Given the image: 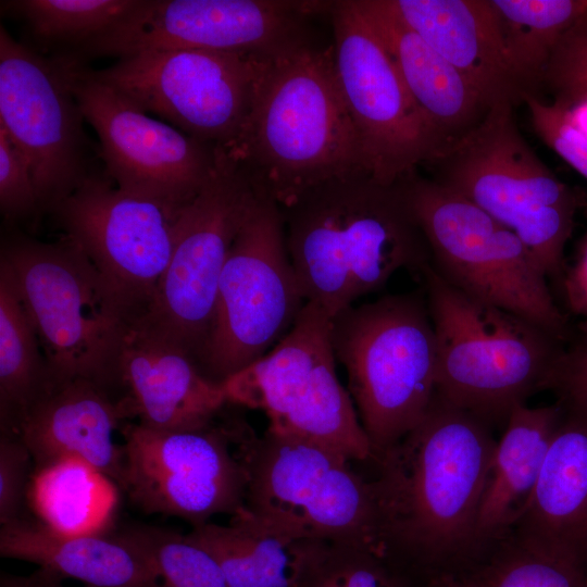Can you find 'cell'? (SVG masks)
<instances>
[{
  "label": "cell",
  "instance_id": "obj_14",
  "mask_svg": "<svg viewBox=\"0 0 587 587\" xmlns=\"http://www.w3.org/2000/svg\"><path fill=\"white\" fill-rule=\"evenodd\" d=\"M245 424H211L159 430L123 423L121 490L148 514L176 516L193 526L216 514L243 509L248 470L241 439Z\"/></svg>",
  "mask_w": 587,
  "mask_h": 587
},
{
  "label": "cell",
  "instance_id": "obj_31",
  "mask_svg": "<svg viewBox=\"0 0 587 587\" xmlns=\"http://www.w3.org/2000/svg\"><path fill=\"white\" fill-rule=\"evenodd\" d=\"M507 57L535 93L562 36L587 13V0H488Z\"/></svg>",
  "mask_w": 587,
  "mask_h": 587
},
{
  "label": "cell",
  "instance_id": "obj_32",
  "mask_svg": "<svg viewBox=\"0 0 587 587\" xmlns=\"http://www.w3.org/2000/svg\"><path fill=\"white\" fill-rule=\"evenodd\" d=\"M467 587H587V565L541 545L511 537Z\"/></svg>",
  "mask_w": 587,
  "mask_h": 587
},
{
  "label": "cell",
  "instance_id": "obj_17",
  "mask_svg": "<svg viewBox=\"0 0 587 587\" xmlns=\"http://www.w3.org/2000/svg\"><path fill=\"white\" fill-rule=\"evenodd\" d=\"M270 61L199 49L151 50L91 73L147 113L228 151L247 122Z\"/></svg>",
  "mask_w": 587,
  "mask_h": 587
},
{
  "label": "cell",
  "instance_id": "obj_43",
  "mask_svg": "<svg viewBox=\"0 0 587 587\" xmlns=\"http://www.w3.org/2000/svg\"><path fill=\"white\" fill-rule=\"evenodd\" d=\"M427 587H467V586L465 585L464 582H455L449 578H440V579L434 580Z\"/></svg>",
  "mask_w": 587,
  "mask_h": 587
},
{
  "label": "cell",
  "instance_id": "obj_39",
  "mask_svg": "<svg viewBox=\"0 0 587 587\" xmlns=\"http://www.w3.org/2000/svg\"><path fill=\"white\" fill-rule=\"evenodd\" d=\"M32 454L16 434L0 433V523L25 517Z\"/></svg>",
  "mask_w": 587,
  "mask_h": 587
},
{
  "label": "cell",
  "instance_id": "obj_6",
  "mask_svg": "<svg viewBox=\"0 0 587 587\" xmlns=\"http://www.w3.org/2000/svg\"><path fill=\"white\" fill-rule=\"evenodd\" d=\"M332 344L377 460L422 420L436 395V336L423 288L339 312Z\"/></svg>",
  "mask_w": 587,
  "mask_h": 587
},
{
  "label": "cell",
  "instance_id": "obj_5",
  "mask_svg": "<svg viewBox=\"0 0 587 587\" xmlns=\"http://www.w3.org/2000/svg\"><path fill=\"white\" fill-rule=\"evenodd\" d=\"M514 105L499 103L426 166L432 179L511 229L547 277L560 282L564 248L587 195L561 182L528 146Z\"/></svg>",
  "mask_w": 587,
  "mask_h": 587
},
{
  "label": "cell",
  "instance_id": "obj_27",
  "mask_svg": "<svg viewBox=\"0 0 587 587\" xmlns=\"http://www.w3.org/2000/svg\"><path fill=\"white\" fill-rule=\"evenodd\" d=\"M188 539L220 564L228 587H308L333 542L290 536L235 515L193 526Z\"/></svg>",
  "mask_w": 587,
  "mask_h": 587
},
{
  "label": "cell",
  "instance_id": "obj_10",
  "mask_svg": "<svg viewBox=\"0 0 587 587\" xmlns=\"http://www.w3.org/2000/svg\"><path fill=\"white\" fill-rule=\"evenodd\" d=\"M335 362L332 317L308 301L266 354L221 384L227 403L263 411L274 434L328 447L350 460L373 459Z\"/></svg>",
  "mask_w": 587,
  "mask_h": 587
},
{
  "label": "cell",
  "instance_id": "obj_34",
  "mask_svg": "<svg viewBox=\"0 0 587 587\" xmlns=\"http://www.w3.org/2000/svg\"><path fill=\"white\" fill-rule=\"evenodd\" d=\"M308 587H408L391 559L361 542H333Z\"/></svg>",
  "mask_w": 587,
  "mask_h": 587
},
{
  "label": "cell",
  "instance_id": "obj_15",
  "mask_svg": "<svg viewBox=\"0 0 587 587\" xmlns=\"http://www.w3.org/2000/svg\"><path fill=\"white\" fill-rule=\"evenodd\" d=\"M333 55L365 172L396 183L444 148L355 0L328 1Z\"/></svg>",
  "mask_w": 587,
  "mask_h": 587
},
{
  "label": "cell",
  "instance_id": "obj_35",
  "mask_svg": "<svg viewBox=\"0 0 587 587\" xmlns=\"http://www.w3.org/2000/svg\"><path fill=\"white\" fill-rule=\"evenodd\" d=\"M542 83L563 105L587 95V13L560 39Z\"/></svg>",
  "mask_w": 587,
  "mask_h": 587
},
{
  "label": "cell",
  "instance_id": "obj_16",
  "mask_svg": "<svg viewBox=\"0 0 587 587\" xmlns=\"http://www.w3.org/2000/svg\"><path fill=\"white\" fill-rule=\"evenodd\" d=\"M58 59L85 120L99 138L105 175L121 190L177 217L212 175L220 149L155 120L91 67Z\"/></svg>",
  "mask_w": 587,
  "mask_h": 587
},
{
  "label": "cell",
  "instance_id": "obj_30",
  "mask_svg": "<svg viewBox=\"0 0 587 587\" xmlns=\"http://www.w3.org/2000/svg\"><path fill=\"white\" fill-rule=\"evenodd\" d=\"M143 0H10L1 12L22 22L38 53L67 58L111 32ZM26 45V43H25Z\"/></svg>",
  "mask_w": 587,
  "mask_h": 587
},
{
  "label": "cell",
  "instance_id": "obj_25",
  "mask_svg": "<svg viewBox=\"0 0 587 587\" xmlns=\"http://www.w3.org/2000/svg\"><path fill=\"white\" fill-rule=\"evenodd\" d=\"M564 409V408H563ZM515 537L587 565V419L564 409Z\"/></svg>",
  "mask_w": 587,
  "mask_h": 587
},
{
  "label": "cell",
  "instance_id": "obj_41",
  "mask_svg": "<svg viewBox=\"0 0 587 587\" xmlns=\"http://www.w3.org/2000/svg\"><path fill=\"white\" fill-rule=\"evenodd\" d=\"M0 587H64V585L61 578L37 569L27 575L2 572L0 574Z\"/></svg>",
  "mask_w": 587,
  "mask_h": 587
},
{
  "label": "cell",
  "instance_id": "obj_18",
  "mask_svg": "<svg viewBox=\"0 0 587 587\" xmlns=\"http://www.w3.org/2000/svg\"><path fill=\"white\" fill-rule=\"evenodd\" d=\"M84 114L58 59L0 27V127L26 159L40 213H51L95 172Z\"/></svg>",
  "mask_w": 587,
  "mask_h": 587
},
{
  "label": "cell",
  "instance_id": "obj_3",
  "mask_svg": "<svg viewBox=\"0 0 587 587\" xmlns=\"http://www.w3.org/2000/svg\"><path fill=\"white\" fill-rule=\"evenodd\" d=\"M226 152L257 195L280 209L323 183L365 172L333 47L314 45L270 61L247 122Z\"/></svg>",
  "mask_w": 587,
  "mask_h": 587
},
{
  "label": "cell",
  "instance_id": "obj_9",
  "mask_svg": "<svg viewBox=\"0 0 587 587\" xmlns=\"http://www.w3.org/2000/svg\"><path fill=\"white\" fill-rule=\"evenodd\" d=\"M241 448L248 485L236 515L290 536L382 549L371 482L354 472L348 457L270 430L258 437L249 427Z\"/></svg>",
  "mask_w": 587,
  "mask_h": 587
},
{
  "label": "cell",
  "instance_id": "obj_38",
  "mask_svg": "<svg viewBox=\"0 0 587 587\" xmlns=\"http://www.w3.org/2000/svg\"><path fill=\"white\" fill-rule=\"evenodd\" d=\"M0 210L7 221H21L40 214L29 165L0 127Z\"/></svg>",
  "mask_w": 587,
  "mask_h": 587
},
{
  "label": "cell",
  "instance_id": "obj_12",
  "mask_svg": "<svg viewBox=\"0 0 587 587\" xmlns=\"http://www.w3.org/2000/svg\"><path fill=\"white\" fill-rule=\"evenodd\" d=\"M305 302L288 254L282 210L261 198L227 255L200 370L221 383L252 364L289 332Z\"/></svg>",
  "mask_w": 587,
  "mask_h": 587
},
{
  "label": "cell",
  "instance_id": "obj_37",
  "mask_svg": "<svg viewBox=\"0 0 587 587\" xmlns=\"http://www.w3.org/2000/svg\"><path fill=\"white\" fill-rule=\"evenodd\" d=\"M544 390L552 391L565 410L587 419V321L574 326Z\"/></svg>",
  "mask_w": 587,
  "mask_h": 587
},
{
  "label": "cell",
  "instance_id": "obj_13",
  "mask_svg": "<svg viewBox=\"0 0 587 587\" xmlns=\"http://www.w3.org/2000/svg\"><path fill=\"white\" fill-rule=\"evenodd\" d=\"M326 1L143 0L129 17L70 59H117L151 50L199 49L275 60L314 46L309 20Z\"/></svg>",
  "mask_w": 587,
  "mask_h": 587
},
{
  "label": "cell",
  "instance_id": "obj_42",
  "mask_svg": "<svg viewBox=\"0 0 587 587\" xmlns=\"http://www.w3.org/2000/svg\"><path fill=\"white\" fill-rule=\"evenodd\" d=\"M563 107L574 125L587 135V95L582 96Z\"/></svg>",
  "mask_w": 587,
  "mask_h": 587
},
{
  "label": "cell",
  "instance_id": "obj_33",
  "mask_svg": "<svg viewBox=\"0 0 587 587\" xmlns=\"http://www.w3.org/2000/svg\"><path fill=\"white\" fill-rule=\"evenodd\" d=\"M116 532L150 561L164 587H228L217 561L186 535L145 524Z\"/></svg>",
  "mask_w": 587,
  "mask_h": 587
},
{
  "label": "cell",
  "instance_id": "obj_22",
  "mask_svg": "<svg viewBox=\"0 0 587 587\" xmlns=\"http://www.w3.org/2000/svg\"><path fill=\"white\" fill-rule=\"evenodd\" d=\"M403 21L451 63L487 107L535 95L504 51L488 0H390Z\"/></svg>",
  "mask_w": 587,
  "mask_h": 587
},
{
  "label": "cell",
  "instance_id": "obj_36",
  "mask_svg": "<svg viewBox=\"0 0 587 587\" xmlns=\"http://www.w3.org/2000/svg\"><path fill=\"white\" fill-rule=\"evenodd\" d=\"M526 104L536 135L570 166L587 179V135L570 120L563 105L526 95Z\"/></svg>",
  "mask_w": 587,
  "mask_h": 587
},
{
  "label": "cell",
  "instance_id": "obj_23",
  "mask_svg": "<svg viewBox=\"0 0 587 587\" xmlns=\"http://www.w3.org/2000/svg\"><path fill=\"white\" fill-rule=\"evenodd\" d=\"M355 2L444 148L477 125L489 110L480 95L403 21L391 1Z\"/></svg>",
  "mask_w": 587,
  "mask_h": 587
},
{
  "label": "cell",
  "instance_id": "obj_21",
  "mask_svg": "<svg viewBox=\"0 0 587 587\" xmlns=\"http://www.w3.org/2000/svg\"><path fill=\"white\" fill-rule=\"evenodd\" d=\"M127 417L112 392L77 377L54 386L26 412L14 434L28 448L34 467L77 458L121 489L124 452L113 433Z\"/></svg>",
  "mask_w": 587,
  "mask_h": 587
},
{
  "label": "cell",
  "instance_id": "obj_8",
  "mask_svg": "<svg viewBox=\"0 0 587 587\" xmlns=\"http://www.w3.org/2000/svg\"><path fill=\"white\" fill-rule=\"evenodd\" d=\"M411 208L437 274L464 294L515 313L564 344L574 326L555 304L541 266L511 229L461 195L415 173Z\"/></svg>",
  "mask_w": 587,
  "mask_h": 587
},
{
  "label": "cell",
  "instance_id": "obj_26",
  "mask_svg": "<svg viewBox=\"0 0 587 587\" xmlns=\"http://www.w3.org/2000/svg\"><path fill=\"white\" fill-rule=\"evenodd\" d=\"M563 413L557 401L536 408L517 404L509 414L479 507L480 545L510 536L524 514Z\"/></svg>",
  "mask_w": 587,
  "mask_h": 587
},
{
  "label": "cell",
  "instance_id": "obj_24",
  "mask_svg": "<svg viewBox=\"0 0 587 587\" xmlns=\"http://www.w3.org/2000/svg\"><path fill=\"white\" fill-rule=\"evenodd\" d=\"M0 554L88 587H164L150 561L114 530L65 535L25 516L1 525Z\"/></svg>",
  "mask_w": 587,
  "mask_h": 587
},
{
  "label": "cell",
  "instance_id": "obj_2",
  "mask_svg": "<svg viewBox=\"0 0 587 587\" xmlns=\"http://www.w3.org/2000/svg\"><path fill=\"white\" fill-rule=\"evenodd\" d=\"M403 179L384 184L355 172L280 209L288 254L307 302L334 317L400 270L420 279L430 251Z\"/></svg>",
  "mask_w": 587,
  "mask_h": 587
},
{
  "label": "cell",
  "instance_id": "obj_7",
  "mask_svg": "<svg viewBox=\"0 0 587 587\" xmlns=\"http://www.w3.org/2000/svg\"><path fill=\"white\" fill-rule=\"evenodd\" d=\"M11 270L53 382L86 378L114 395L132 326L100 275L68 238L45 242L23 234L2 238Z\"/></svg>",
  "mask_w": 587,
  "mask_h": 587
},
{
  "label": "cell",
  "instance_id": "obj_40",
  "mask_svg": "<svg viewBox=\"0 0 587 587\" xmlns=\"http://www.w3.org/2000/svg\"><path fill=\"white\" fill-rule=\"evenodd\" d=\"M587 217V209L584 210ZM567 312L587 321V227L576 242L573 260L559 282Z\"/></svg>",
  "mask_w": 587,
  "mask_h": 587
},
{
  "label": "cell",
  "instance_id": "obj_4",
  "mask_svg": "<svg viewBox=\"0 0 587 587\" xmlns=\"http://www.w3.org/2000/svg\"><path fill=\"white\" fill-rule=\"evenodd\" d=\"M420 280L436 336V394L488 425L544 390L564 342L537 324L475 299L428 264Z\"/></svg>",
  "mask_w": 587,
  "mask_h": 587
},
{
  "label": "cell",
  "instance_id": "obj_19",
  "mask_svg": "<svg viewBox=\"0 0 587 587\" xmlns=\"http://www.w3.org/2000/svg\"><path fill=\"white\" fill-rule=\"evenodd\" d=\"M92 263L133 327L148 310L173 251L176 217L91 173L50 213Z\"/></svg>",
  "mask_w": 587,
  "mask_h": 587
},
{
  "label": "cell",
  "instance_id": "obj_11",
  "mask_svg": "<svg viewBox=\"0 0 587 587\" xmlns=\"http://www.w3.org/2000/svg\"><path fill=\"white\" fill-rule=\"evenodd\" d=\"M260 199L239 164L220 149L209 180L174 221L168 265L132 329L182 349L199 365L227 255Z\"/></svg>",
  "mask_w": 587,
  "mask_h": 587
},
{
  "label": "cell",
  "instance_id": "obj_28",
  "mask_svg": "<svg viewBox=\"0 0 587 587\" xmlns=\"http://www.w3.org/2000/svg\"><path fill=\"white\" fill-rule=\"evenodd\" d=\"M117 486L88 463L63 458L34 467L27 507L36 520L65 535L112 530Z\"/></svg>",
  "mask_w": 587,
  "mask_h": 587
},
{
  "label": "cell",
  "instance_id": "obj_20",
  "mask_svg": "<svg viewBox=\"0 0 587 587\" xmlns=\"http://www.w3.org/2000/svg\"><path fill=\"white\" fill-rule=\"evenodd\" d=\"M116 389L128 417L159 430L204 427L227 404L222 384L188 353L135 329L124 342Z\"/></svg>",
  "mask_w": 587,
  "mask_h": 587
},
{
  "label": "cell",
  "instance_id": "obj_1",
  "mask_svg": "<svg viewBox=\"0 0 587 587\" xmlns=\"http://www.w3.org/2000/svg\"><path fill=\"white\" fill-rule=\"evenodd\" d=\"M496 442L489 425L435 395L422 420L376 461L378 545L425 565L480 546L478 512Z\"/></svg>",
  "mask_w": 587,
  "mask_h": 587
},
{
  "label": "cell",
  "instance_id": "obj_29",
  "mask_svg": "<svg viewBox=\"0 0 587 587\" xmlns=\"http://www.w3.org/2000/svg\"><path fill=\"white\" fill-rule=\"evenodd\" d=\"M54 386L13 274L0 260V433L14 434Z\"/></svg>",
  "mask_w": 587,
  "mask_h": 587
}]
</instances>
